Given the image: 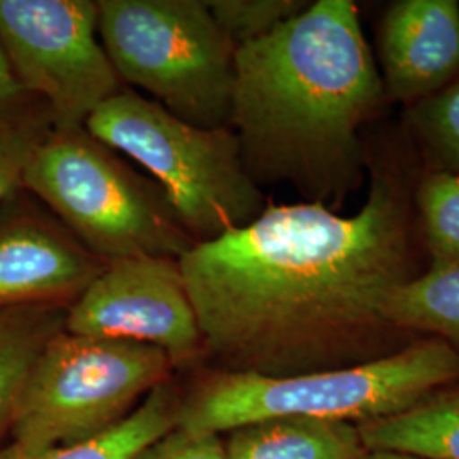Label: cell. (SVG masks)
I'll return each instance as SVG.
<instances>
[{
	"mask_svg": "<svg viewBox=\"0 0 459 459\" xmlns=\"http://www.w3.org/2000/svg\"><path fill=\"white\" fill-rule=\"evenodd\" d=\"M22 189L106 264L181 259L196 246L164 189L85 126L51 130L34 150Z\"/></svg>",
	"mask_w": 459,
	"mask_h": 459,
	"instance_id": "cell-4",
	"label": "cell"
},
{
	"mask_svg": "<svg viewBox=\"0 0 459 459\" xmlns=\"http://www.w3.org/2000/svg\"><path fill=\"white\" fill-rule=\"evenodd\" d=\"M178 427L223 436L274 419H322L361 426L411 409L459 381V356L422 337L377 361L293 377H264L199 366L178 373Z\"/></svg>",
	"mask_w": 459,
	"mask_h": 459,
	"instance_id": "cell-3",
	"label": "cell"
},
{
	"mask_svg": "<svg viewBox=\"0 0 459 459\" xmlns=\"http://www.w3.org/2000/svg\"><path fill=\"white\" fill-rule=\"evenodd\" d=\"M377 56L385 94L415 104L459 77L456 0H398L379 22Z\"/></svg>",
	"mask_w": 459,
	"mask_h": 459,
	"instance_id": "cell-11",
	"label": "cell"
},
{
	"mask_svg": "<svg viewBox=\"0 0 459 459\" xmlns=\"http://www.w3.org/2000/svg\"><path fill=\"white\" fill-rule=\"evenodd\" d=\"M409 119L439 170L459 176V77L437 94L411 104Z\"/></svg>",
	"mask_w": 459,
	"mask_h": 459,
	"instance_id": "cell-18",
	"label": "cell"
},
{
	"mask_svg": "<svg viewBox=\"0 0 459 459\" xmlns=\"http://www.w3.org/2000/svg\"><path fill=\"white\" fill-rule=\"evenodd\" d=\"M65 330L160 349L176 375L206 359L181 264L172 257L140 255L108 264L68 307Z\"/></svg>",
	"mask_w": 459,
	"mask_h": 459,
	"instance_id": "cell-9",
	"label": "cell"
},
{
	"mask_svg": "<svg viewBox=\"0 0 459 459\" xmlns=\"http://www.w3.org/2000/svg\"><path fill=\"white\" fill-rule=\"evenodd\" d=\"M51 130L53 121L47 106L0 125V201L22 189L34 150Z\"/></svg>",
	"mask_w": 459,
	"mask_h": 459,
	"instance_id": "cell-20",
	"label": "cell"
},
{
	"mask_svg": "<svg viewBox=\"0 0 459 459\" xmlns=\"http://www.w3.org/2000/svg\"><path fill=\"white\" fill-rule=\"evenodd\" d=\"M133 459H225L223 437L174 427Z\"/></svg>",
	"mask_w": 459,
	"mask_h": 459,
	"instance_id": "cell-21",
	"label": "cell"
},
{
	"mask_svg": "<svg viewBox=\"0 0 459 459\" xmlns=\"http://www.w3.org/2000/svg\"><path fill=\"white\" fill-rule=\"evenodd\" d=\"M98 33L125 87L201 128L230 125L235 45L208 0H98Z\"/></svg>",
	"mask_w": 459,
	"mask_h": 459,
	"instance_id": "cell-6",
	"label": "cell"
},
{
	"mask_svg": "<svg viewBox=\"0 0 459 459\" xmlns=\"http://www.w3.org/2000/svg\"><path fill=\"white\" fill-rule=\"evenodd\" d=\"M181 388L178 375L155 388L134 411L111 430L70 446L31 447L0 444V459H133L142 449L178 427Z\"/></svg>",
	"mask_w": 459,
	"mask_h": 459,
	"instance_id": "cell-13",
	"label": "cell"
},
{
	"mask_svg": "<svg viewBox=\"0 0 459 459\" xmlns=\"http://www.w3.org/2000/svg\"><path fill=\"white\" fill-rule=\"evenodd\" d=\"M361 459H427L411 453H400L390 449H368Z\"/></svg>",
	"mask_w": 459,
	"mask_h": 459,
	"instance_id": "cell-23",
	"label": "cell"
},
{
	"mask_svg": "<svg viewBox=\"0 0 459 459\" xmlns=\"http://www.w3.org/2000/svg\"><path fill=\"white\" fill-rule=\"evenodd\" d=\"M85 130L147 170L196 244L246 227L267 206L230 126L191 125L125 87L99 106Z\"/></svg>",
	"mask_w": 459,
	"mask_h": 459,
	"instance_id": "cell-5",
	"label": "cell"
},
{
	"mask_svg": "<svg viewBox=\"0 0 459 459\" xmlns=\"http://www.w3.org/2000/svg\"><path fill=\"white\" fill-rule=\"evenodd\" d=\"M41 106L45 104L17 81L4 49L0 48V125L30 115Z\"/></svg>",
	"mask_w": 459,
	"mask_h": 459,
	"instance_id": "cell-22",
	"label": "cell"
},
{
	"mask_svg": "<svg viewBox=\"0 0 459 459\" xmlns=\"http://www.w3.org/2000/svg\"><path fill=\"white\" fill-rule=\"evenodd\" d=\"M174 377L160 349L64 328L34 362L9 437L31 447L94 439Z\"/></svg>",
	"mask_w": 459,
	"mask_h": 459,
	"instance_id": "cell-7",
	"label": "cell"
},
{
	"mask_svg": "<svg viewBox=\"0 0 459 459\" xmlns=\"http://www.w3.org/2000/svg\"><path fill=\"white\" fill-rule=\"evenodd\" d=\"M308 4L307 0H208L216 24L235 48L273 33Z\"/></svg>",
	"mask_w": 459,
	"mask_h": 459,
	"instance_id": "cell-19",
	"label": "cell"
},
{
	"mask_svg": "<svg viewBox=\"0 0 459 459\" xmlns=\"http://www.w3.org/2000/svg\"><path fill=\"white\" fill-rule=\"evenodd\" d=\"M383 312L394 327L417 339H439L459 356V261L430 263L394 288Z\"/></svg>",
	"mask_w": 459,
	"mask_h": 459,
	"instance_id": "cell-16",
	"label": "cell"
},
{
	"mask_svg": "<svg viewBox=\"0 0 459 459\" xmlns=\"http://www.w3.org/2000/svg\"><path fill=\"white\" fill-rule=\"evenodd\" d=\"M225 459H361L368 447L356 424L322 419H274L233 429Z\"/></svg>",
	"mask_w": 459,
	"mask_h": 459,
	"instance_id": "cell-12",
	"label": "cell"
},
{
	"mask_svg": "<svg viewBox=\"0 0 459 459\" xmlns=\"http://www.w3.org/2000/svg\"><path fill=\"white\" fill-rule=\"evenodd\" d=\"M106 265L26 189L0 201V308L70 307Z\"/></svg>",
	"mask_w": 459,
	"mask_h": 459,
	"instance_id": "cell-10",
	"label": "cell"
},
{
	"mask_svg": "<svg viewBox=\"0 0 459 459\" xmlns=\"http://www.w3.org/2000/svg\"><path fill=\"white\" fill-rule=\"evenodd\" d=\"M66 310L60 305L0 308V444L11 436L34 362L65 328Z\"/></svg>",
	"mask_w": 459,
	"mask_h": 459,
	"instance_id": "cell-15",
	"label": "cell"
},
{
	"mask_svg": "<svg viewBox=\"0 0 459 459\" xmlns=\"http://www.w3.org/2000/svg\"><path fill=\"white\" fill-rule=\"evenodd\" d=\"M368 449L427 459H459V381L427 394L411 409L358 426Z\"/></svg>",
	"mask_w": 459,
	"mask_h": 459,
	"instance_id": "cell-14",
	"label": "cell"
},
{
	"mask_svg": "<svg viewBox=\"0 0 459 459\" xmlns=\"http://www.w3.org/2000/svg\"><path fill=\"white\" fill-rule=\"evenodd\" d=\"M94 0H0V48L48 108L53 130L83 128L125 89L99 39Z\"/></svg>",
	"mask_w": 459,
	"mask_h": 459,
	"instance_id": "cell-8",
	"label": "cell"
},
{
	"mask_svg": "<svg viewBox=\"0 0 459 459\" xmlns=\"http://www.w3.org/2000/svg\"><path fill=\"white\" fill-rule=\"evenodd\" d=\"M415 203L430 263L459 261V176L429 172L417 186Z\"/></svg>",
	"mask_w": 459,
	"mask_h": 459,
	"instance_id": "cell-17",
	"label": "cell"
},
{
	"mask_svg": "<svg viewBox=\"0 0 459 459\" xmlns=\"http://www.w3.org/2000/svg\"><path fill=\"white\" fill-rule=\"evenodd\" d=\"M352 216L320 203L273 204L246 227L184 254L204 341L203 366L293 377L377 361L417 341L385 316L417 276L411 189L398 165L369 164Z\"/></svg>",
	"mask_w": 459,
	"mask_h": 459,
	"instance_id": "cell-1",
	"label": "cell"
},
{
	"mask_svg": "<svg viewBox=\"0 0 459 459\" xmlns=\"http://www.w3.org/2000/svg\"><path fill=\"white\" fill-rule=\"evenodd\" d=\"M385 87L352 0H315L235 51L230 128L248 176L335 212L362 182Z\"/></svg>",
	"mask_w": 459,
	"mask_h": 459,
	"instance_id": "cell-2",
	"label": "cell"
}]
</instances>
